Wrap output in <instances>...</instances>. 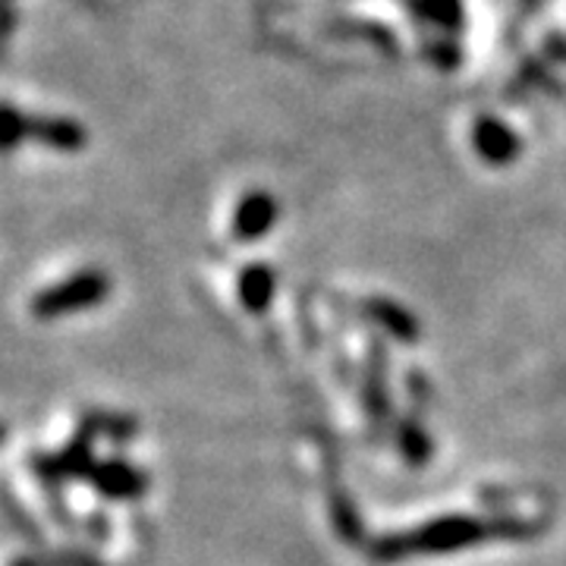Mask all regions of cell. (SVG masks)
<instances>
[{
	"label": "cell",
	"instance_id": "obj_11",
	"mask_svg": "<svg viewBox=\"0 0 566 566\" xmlns=\"http://www.w3.org/2000/svg\"><path fill=\"white\" fill-rule=\"evenodd\" d=\"M7 441V422H0V447Z\"/></svg>",
	"mask_w": 566,
	"mask_h": 566
},
{
	"label": "cell",
	"instance_id": "obj_12",
	"mask_svg": "<svg viewBox=\"0 0 566 566\" xmlns=\"http://www.w3.org/2000/svg\"><path fill=\"white\" fill-rule=\"evenodd\" d=\"M0 41H3V35H0Z\"/></svg>",
	"mask_w": 566,
	"mask_h": 566
},
{
	"label": "cell",
	"instance_id": "obj_1",
	"mask_svg": "<svg viewBox=\"0 0 566 566\" xmlns=\"http://www.w3.org/2000/svg\"><path fill=\"white\" fill-rule=\"evenodd\" d=\"M107 293H111L107 274L98 271V268H88V271H80V274H73L66 281L39 290L32 296V303H29V312L39 322H57L63 315L102 305L107 300Z\"/></svg>",
	"mask_w": 566,
	"mask_h": 566
},
{
	"label": "cell",
	"instance_id": "obj_10",
	"mask_svg": "<svg viewBox=\"0 0 566 566\" xmlns=\"http://www.w3.org/2000/svg\"><path fill=\"white\" fill-rule=\"evenodd\" d=\"M245 286L252 290L249 303L259 305L262 300H268V293H271V274L262 271V268H255V271H249V274H245Z\"/></svg>",
	"mask_w": 566,
	"mask_h": 566
},
{
	"label": "cell",
	"instance_id": "obj_9",
	"mask_svg": "<svg viewBox=\"0 0 566 566\" xmlns=\"http://www.w3.org/2000/svg\"><path fill=\"white\" fill-rule=\"evenodd\" d=\"M10 566H98L88 557L80 554H25L20 560H13Z\"/></svg>",
	"mask_w": 566,
	"mask_h": 566
},
{
	"label": "cell",
	"instance_id": "obj_4",
	"mask_svg": "<svg viewBox=\"0 0 566 566\" xmlns=\"http://www.w3.org/2000/svg\"><path fill=\"white\" fill-rule=\"evenodd\" d=\"M479 535H482V526L465 523V520H450V523L422 528L406 551H450V547L472 545V538H479Z\"/></svg>",
	"mask_w": 566,
	"mask_h": 566
},
{
	"label": "cell",
	"instance_id": "obj_3",
	"mask_svg": "<svg viewBox=\"0 0 566 566\" xmlns=\"http://www.w3.org/2000/svg\"><path fill=\"white\" fill-rule=\"evenodd\" d=\"M92 485L102 491L104 497H114V501H129V497H139L142 488H145V475L139 469H133L123 460H104L95 463L92 469Z\"/></svg>",
	"mask_w": 566,
	"mask_h": 566
},
{
	"label": "cell",
	"instance_id": "obj_8",
	"mask_svg": "<svg viewBox=\"0 0 566 566\" xmlns=\"http://www.w3.org/2000/svg\"><path fill=\"white\" fill-rule=\"evenodd\" d=\"M419 7L428 20L441 22V25H460V20H463L460 0H419Z\"/></svg>",
	"mask_w": 566,
	"mask_h": 566
},
{
	"label": "cell",
	"instance_id": "obj_5",
	"mask_svg": "<svg viewBox=\"0 0 566 566\" xmlns=\"http://www.w3.org/2000/svg\"><path fill=\"white\" fill-rule=\"evenodd\" d=\"M475 148L491 164H506L520 151V139L501 120H482L475 126Z\"/></svg>",
	"mask_w": 566,
	"mask_h": 566
},
{
	"label": "cell",
	"instance_id": "obj_6",
	"mask_svg": "<svg viewBox=\"0 0 566 566\" xmlns=\"http://www.w3.org/2000/svg\"><path fill=\"white\" fill-rule=\"evenodd\" d=\"M274 218H277V205L271 196H249L237 211V233L245 240L262 237L264 230H271Z\"/></svg>",
	"mask_w": 566,
	"mask_h": 566
},
{
	"label": "cell",
	"instance_id": "obj_7",
	"mask_svg": "<svg viewBox=\"0 0 566 566\" xmlns=\"http://www.w3.org/2000/svg\"><path fill=\"white\" fill-rule=\"evenodd\" d=\"M22 142H25V117L17 107L0 104V155L17 151Z\"/></svg>",
	"mask_w": 566,
	"mask_h": 566
},
{
	"label": "cell",
	"instance_id": "obj_2",
	"mask_svg": "<svg viewBox=\"0 0 566 566\" xmlns=\"http://www.w3.org/2000/svg\"><path fill=\"white\" fill-rule=\"evenodd\" d=\"M25 139L48 145L54 151H80L85 148V129L66 117H25Z\"/></svg>",
	"mask_w": 566,
	"mask_h": 566
}]
</instances>
